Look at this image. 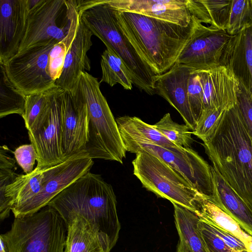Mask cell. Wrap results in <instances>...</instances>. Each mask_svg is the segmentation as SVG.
I'll return each mask as SVG.
<instances>
[{"mask_svg": "<svg viewBox=\"0 0 252 252\" xmlns=\"http://www.w3.org/2000/svg\"><path fill=\"white\" fill-rule=\"evenodd\" d=\"M203 145L212 167L252 214V139L237 104L224 112Z\"/></svg>", "mask_w": 252, "mask_h": 252, "instance_id": "1", "label": "cell"}, {"mask_svg": "<svg viewBox=\"0 0 252 252\" xmlns=\"http://www.w3.org/2000/svg\"><path fill=\"white\" fill-rule=\"evenodd\" d=\"M114 10L121 30L157 75L174 64L204 26L194 15L190 23L184 27L138 13Z\"/></svg>", "mask_w": 252, "mask_h": 252, "instance_id": "2", "label": "cell"}, {"mask_svg": "<svg viewBox=\"0 0 252 252\" xmlns=\"http://www.w3.org/2000/svg\"><path fill=\"white\" fill-rule=\"evenodd\" d=\"M64 219L78 214L98 226L109 237L111 249L118 240L121 224L112 186L100 175L85 174L67 186L48 204Z\"/></svg>", "mask_w": 252, "mask_h": 252, "instance_id": "3", "label": "cell"}, {"mask_svg": "<svg viewBox=\"0 0 252 252\" xmlns=\"http://www.w3.org/2000/svg\"><path fill=\"white\" fill-rule=\"evenodd\" d=\"M83 23L123 60L132 76L133 85L149 95L157 75L141 57L119 27L114 9L105 0H80L77 6Z\"/></svg>", "mask_w": 252, "mask_h": 252, "instance_id": "4", "label": "cell"}, {"mask_svg": "<svg viewBox=\"0 0 252 252\" xmlns=\"http://www.w3.org/2000/svg\"><path fill=\"white\" fill-rule=\"evenodd\" d=\"M78 87L88 110V157L123 163L126 151L116 120L100 91V82L86 71L81 73Z\"/></svg>", "mask_w": 252, "mask_h": 252, "instance_id": "5", "label": "cell"}, {"mask_svg": "<svg viewBox=\"0 0 252 252\" xmlns=\"http://www.w3.org/2000/svg\"><path fill=\"white\" fill-rule=\"evenodd\" d=\"M67 231L64 219L47 205L33 214L15 218L0 238L8 252H66Z\"/></svg>", "mask_w": 252, "mask_h": 252, "instance_id": "6", "label": "cell"}, {"mask_svg": "<svg viewBox=\"0 0 252 252\" xmlns=\"http://www.w3.org/2000/svg\"><path fill=\"white\" fill-rule=\"evenodd\" d=\"M132 161L133 174L144 188L194 213L195 201L202 194L181 174L152 154L140 151Z\"/></svg>", "mask_w": 252, "mask_h": 252, "instance_id": "7", "label": "cell"}, {"mask_svg": "<svg viewBox=\"0 0 252 252\" xmlns=\"http://www.w3.org/2000/svg\"><path fill=\"white\" fill-rule=\"evenodd\" d=\"M126 152L145 151L160 158L182 175L201 194L213 201L217 197L212 166L191 148L167 147L121 136Z\"/></svg>", "mask_w": 252, "mask_h": 252, "instance_id": "8", "label": "cell"}, {"mask_svg": "<svg viewBox=\"0 0 252 252\" xmlns=\"http://www.w3.org/2000/svg\"><path fill=\"white\" fill-rule=\"evenodd\" d=\"M29 3L27 29L18 52L66 37L77 9L76 0H29Z\"/></svg>", "mask_w": 252, "mask_h": 252, "instance_id": "9", "label": "cell"}, {"mask_svg": "<svg viewBox=\"0 0 252 252\" xmlns=\"http://www.w3.org/2000/svg\"><path fill=\"white\" fill-rule=\"evenodd\" d=\"M59 41L51 39L18 52L3 64L14 87L26 96L46 92L56 87L48 71L49 53Z\"/></svg>", "mask_w": 252, "mask_h": 252, "instance_id": "10", "label": "cell"}, {"mask_svg": "<svg viewBox=\"0 0 252 252\" xmlns=\"http://www.w3.org/2000/svg\"><path fill=\"white\" fill-rule=\"evenodd\" d=\"M236 35L203 26L180 54L176 62L194 71L227 66Z\"/></svg>", "mask_w": 252, "mask_h": 252, "instance_id": "11", "label": "cell"}, {"mask_svg": "<svg viewBox=\"0 0 252 252\" xmlns=\"http://www.w3.org/2000/svg\"><path fill=\"white\" fill-rule=\"evenodd\" d=\"M62 91L57 87L54 88L48 108L28 130L31 143L37 154L38 166L51 167L65 161L63 150Z\"/></svg>", "mask_w": 252, "mask_h": 252, "instance_id": "12", "label": "cell"}, {"mask_svg": "<svg viewBox=\"0 0 252 252\" xmlns=\"http://www.w3.org/2000/svg\"><path fill=\"white\" fill-rule=\"evenodd\" d=\"M93 164V159L87 153L75 156L58 164L36 195L11 210L14 218L33 214L47 206L67 186L90 172Z\"/></svg>", "mask_w": 252, "mask_h": 252, "instance_id": "13", "label": "cell"}, {"mask_svg": "<svg viewBox=\"0 0 252 252\" xmlns=\"http://www.w3.org/2000/svg\"><path fill=\"white\" fill-rule=\"evenodd\" d=\"M63 150L65 160L86 153L88 114L86 103L78 87L61 94Z\"/></svg>", "mask_w": 252, "mask_h": 252, "instance_id": "14", "label": "cell"}, {"mask_svg": "<svg viewBox=\"0 0 252 252\" xmlns=\"http://www.w3.org/2000/svg\"><path fill=\"white\" fill-rule=\"evenodd\" d=\"M29 10V0H0V64L18 53Z\"/></svg>", "mask_w": 252, "mask_h": 252, "instance_id": "15", "label": "cell"}, {"mask_svg": "<svg viewBox=\"0 0 252 252\" xmlns=\"http://www.w3.org/2000/svg\"><path fill=\"white\" fill-rule=\"evenodd\" d=\"M192 68L176 62L167 71L156 75L153 88L155 94L162 97L180 113L190 130L196 122L192 115L188 95L189 78Z\"/></svg>", "mask_w": 252, "mask_h": 252, "instance_id": "16", "label": "cell"}, {"mask_svg": "<svg viewBox=\"0 0 252 252\" xmlns=\"http://www.w3.org/2000/svg\"><path fill=\"white\" fill-rule=\"evenodd\" d=\"M114 9L138 13L187 27L193 15L189 0H105Z\"/></svg>", "mask_w": 252, "mask_h": 252, "instance_id": "17", "label": "cell"}, {"mask_svg": "<svg viewBox=\"0 0 252 252\" xmlns=\"http://www.w3.org/2000/svg\"><path fill=\"white\" fill-rule=\"evenodd\" d=\"M93 35L79 15L76 31L67 50L62 73L55 82L56 87L63 91L72 92L78 87L81 73L90 70L91 63L87 53L92 45Z\"/></svg>", "mask_w": 252, "mask_h": 252, "instance_id": "18", "label": "cell"}, {"mask_svg": "<svg viewBox=\"0 0 252 252\" xmlns=\"http://www.w3.org/2000/svg\"><path fill=\"white\" fill-rule=\"evenodd\" d=\"M197 71L203 87V109L228 110L237 104L239 82L227 66Z\"/></svg>", "mask_w": 252, "mask_h": 252, "instance_id": "19", "label": "cell"}, {"mask_svg": "<svg viewBox=\"0 0 252 252\" xmlns=\"http://www.w3.org/2000/svg\"><path fill=\"white\" fill-rule=\"evenodd\" d=\"M58 165L45 167L36 166L30 173L18 175L6 187L4 196L0 198V220L9 217L12 209L21 206L36 195Z\"/></svg>", "mask_w": 252, "mask_h": 252, "instance_id": "20", "label": "cell"}, {"mask_svg": "<svg viewBox=\"0 0 252 252\" xmlns=\"http://www.w3.org/2000/svg\"><path fill=\"white\" fill-rule=\"evenodd\" d=\"M66 252H110L108 235L83 216L75 214L66 220Z\"/></svg>", "mask_w": 252, "mask_h": 252, "instance_id": "21", "label": "cell"}, {"mask_svg": "<svg viewBox=\"0 0 252 252\" xmlns=\"http://www.w3.org/2000/svg\"><path fill=\"white\" fill-rule=\"evenodd\" d=\"M195 207L194 213L200 220L230 233L245 244L248 252H252V236L211 199L200 194L195 201Z\"/></svg>", "mask_w": 252, "mask_h": 252, "instance_id": "22", "label": "cell"}, {"mask_svg": "<svg viewBox=\"0 0 252 252\" xmlns=\"http://www.w3.org/2000/svg\"><path fill=\"white\" fill-rule=\"evenodd\" d=\"M227 67L248 92L252 94V27L236 34Z\"/></svg>", "mask_w": 252, "mask_h": 252, "instance_id": "23", "label": "cell"}, {"mask_svg": "<svg viewBox=\"0 0 252 252\" xmlns=\"http://www.w3.org/2000/svg\"><path fill=\"white\" fill-rule=\"evenodd\" d=\"M176 227L179 236L176 252H209L198 229V217L180 205L172 203Z\"/></svg>", "mask_w": 252, "mask_h": 252, "instance_id": "24", "label": "cell"}, {"mask_svg": "<svg viewBox=\"0 0 252 252\" xmlns=\"http://www.w3.org/2000/svg\"><path fill=\"white\" fill-rule=\"evenodd\" d=\"M212 171L217 189L216 199L213 201L232 218L244 231L252 236V213L213 167Z\"/></svg>", "mask_w": 252, "mask_h": 252, "instance_id": "25", "label": "cell"}, {"mask_svg": "<svg viewBox=\"0 0 252 252\" xmlns=\"http://www.w3.org/2000/svg\"><path fill=\"white\" fill-rule=\"evenodd\" d=\"M232 0H190L193 15L212 28L226 31L229 22Z\"/></svg>", "mask_w": 252, "mask_h": 252, "instance_id": "26", "label": "cell"}, {"mask_svg": "<svg viewBox=\"0 0 252 252\" xmlns=\"http://www.w3.org/2000/svg\"><path fill=\"white\" fill-rule=\"evenodd\" d=\"M121 136L134 140L149 141L167 147H177L169 141L152 125L135 116H124L116 119Z\"/></svg>", "mask_w": 252, "mask_h": 252, "instance_id": "27", "label": "cell"}, {"mask_svg": "<svg viewBox=\"0 0 252 252\" xmlns=\"http://www.w3.org/2000/svg\"><path fill=\"white\" fill-rule=\"evenodd\" d=\"M100 65L104 82L111 87L119 84L126 90L132 89L131 74L123 60L111 48H106L101 55Z\"/></svg>", "mask_w": 252, "mask_h": 252, "instance_id": "28", "label": "cell"}, {"mask_svg": "<svg viewBox=\"0 0 252 252\" xmlns=\"http://www.w3.org/2000/svg\"><path fill=\"white\" fill-rule=\"evenodd\" d=\"M0 118L17 114L22 117L25 110L26 96L18 91L8 79L0 64Z\"/></svg>", "mask_w": 252, "mask_h": 252, "instance_id": "29", "label": "cell"}, {"mask_svg": "<svg viewBox=\"0 0 252 252\" xmlns=\"http://www.w3.org/2000/svg\"><path fill=\"white\" fill-rule=\"evenodd\" d=\"M152 126L178 146L190 148L194 141L189 127L186 124L181 125L174 122L169 113L165 114L158 122Z\"/></svg>", "mask_w": 252, "mask_h": 252, "instance_id": "30", "label": "cell"}, {"mask_svg": "<svg viewBox=\"0 0 252 252\" xmlns=\"http://www.w3.org/2000/svg\"><path fill=\"white\" fill-rule=\"evenodd\" d=\"M252 27V0H232L226 32L235 35Z\"/></svg>", "mask_w": 252, "mask_h": 252, "instance_id": "31", "label": "cell"}, {"mask_svg": "<svg viewBox=\"0 0 252 252\" xmlns=\"http://www.w3.org/2000/svg\"><path fill=\"white\" fill-rule=\"evenodd\" d=\"M53 89L26 96L25 113L22 117L28 130L32 128L48 108Z\"/></svg>", "mask_w": 252, "mask_h": 252, "instance_id": "32", "label": "cell"}, {"mask_svg": "<svg viewBox=\"0 0 252 252\" xmlns=\"http://www.w3.org/2000/svg\"><path fill=\"white\" fill-rule=\"evenodd\" d=\"M75 33V31H70L66 37L57 43L49 53L48 71L51 77L55 82L62 73L67 50Z\"/></svg>", "mask_w": 252, "mask_h": 252, "instance_id": "33", "label": "cell"}, {"mask_svg": "<svg viewBox=\"0 0 252 252\" xmlns=\"http://www.w3.org/2000/svg\"><path fill=\"white\" fill-rule=\"evenodd\" d=\"M226 110L221 108L203 109L191 133L203 142L207 141L219 119Z\"/></svg>", "mask_w": 252, "mask_h": 252, "instance_id": "34", "label": "cell"}, {"mask_svg": "<svg viewBox=\"0 0 252 252\" xmlns=\"http://www.w3.org/2000/svg\"><path fill=\"white\" fill-rule=\"evenodd\" d=\"M188 95L192 115L197 122L203 108V87L197 71H193L190 74L188 83Z\"/></svg>", "mask_w": 252, "mask_h": 252, "instance_id": "35", "label": "cell"}, {"mask_svg": "<svg viewBox=\"0 0 252 252\" xmlns=\"http://www.w3.org/2000/svg\"><path fill=\"white\" fill-rule=\"evenodd\" d=\"M200 231L209 252H237L228 246L212 229L210 225L200 220L198 222Z\"/></svg>", "mask_w": 252, "mask_h": 252, "instance_id": "36", "label": "cell"}, {"mask_svg": "<svg viewBox=\"0 0 252 252\" xmlns=\"http://www.w3.org/2000/svg\"><path fill=\"white\" fill-rule=\"evenodd\" d=\"M15 159L26 174L31 173L33 169L37 154L33 144H25L17 148L13 152Z\"/></svg>", "mask_w": 252, "mask_h": 252, "instance_id": "37", "label": "cell"}, {"mask_svg": "<svg viewBox=\"0 0 252 252\" xmlns=\"http://www.w3.org/2000/svg\"><path fill=\"white\" fill-rule=\"evenodd\" d=\"M237 104L246 128L252 139V97L240 83Z\"/></svg>", "mask_w": 252, "mask_h": 252, "instance_id": "38", "label": "cell"}, {"mask_svg": "<svg viewBox=\"0 0 252 252\" xmlns=\"http://www.w3.org/2000/svg\"><path fill=\"white\" fill-rule=\"evenodd\" d=\"M210 226L214 232L232 249L237 252H248L245 244L234 236L220 228L211 225Z\"/></svg>", "mask_w": 252, "mask_h": 252, "instance_id": "39", "label": "cell"}, {"mask_svg": "<svg viewBox=\"0 0 252 252\" xmlns=\"http://www.w3.org/2000/svg\"><path fill=\"white\" fill-rule=\"evenodd\" d=\"M0 252H8L6 245L3 240L0 238Z\"/></svg>", "mask_w": 252, "mask_h": 252, "instance_id": "40", "label": "cell"}, {"mask_svg": "<svg viewBox=\"0 0 252 252\" xmlns=\"http://www.w3.org/2000/svg\"><path fill=\"white\" fill-rule=\"evenodd\" d=\"M251 96H252V95H251Z\"/></svg>", "mask_w": 252, "mask_h": 252, "instance_id": "41", "label": "cell"}]
</instances>
